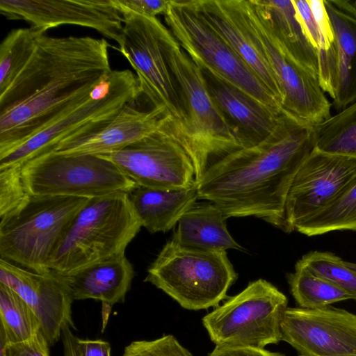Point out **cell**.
<instances>
[{
	"mask_svg": "<svg viewBox=\"0 0 356 356\" xmlns=\"http://www.w3.org/2000/svg\"><path fill=\"white\" fill-rule=\"evenodd\" d=\"M207 356H286L285 355L271 352L265 348L249 347H232L216 346Z\"/></svg>",
	"mask_w": 356,
	"mask_h": 356,
	"instance_id": "38",
	"label": "cell"
},
{
	"mask_svg": "<svg viewBox=\"0 0 356 356\" xmlns=\"http://www.w3.org/2000/svg\"><path fill=\"white\" fill-rule=\"evenodd\" d=\"M0 282L15 291L34 311L49 346L61 337L64 327L75 329L72 293L55 272L38 273L0 259Z\"/></svg>",
	"mask_w": 356,
	"mask_h": 356,
	"instance_id": "17",
	"label": "cell"
},
{
	"mask_svg": "<svg viewBox=\"0 0 356 356\" xmlns=\"http://www.w3.org/2000/svg\"><path fill=\"white\" fill-rule=\"evenodd\" d=\"M168 118L170 117L164 108L142 111L136 106V102H131L100 129L63 141L52 152L68 155L118 152L152 133Z\"/></svg>",
	"mask_w": 356,
	"mask_h": 356,
	"instance_id": "19",
	"label": "cell"
},
{
	"mask_svg": "<svg viewBox=\"0 0 356 356\" xmlns=\"http://www.w3.org/2000/svg\"><path fill=\"white\" fill-rule=\"evenodd\" d=\"M314 148L356 160V100L313 126Z\"/></svg>",
	"mask_w": 356,
	"mask_h": 356,
	"instance_id": "27",
	"label": "cell"
},
{
	"mask_svg": "<svg viewBox=\"0 0 356 356\" xmlns=\"http://www.w3.org/2000/svg\"><path fill=\"white\" fill-rule=\"evenodd\" d=\"M61 337L64 348V356H78L76 348L78 338L72 334L70 326L63 327Z\"/></svg>",
	"mask_w": 356,
	"mask_h": 356,
	"instance_id": "40",
	"label": "cell"
},
{
	"mask_svg": "<svg viewBox=\"0 0 356 356\" xmlns=\"http://www.w3.org/2000/svg\"><path fill=\"white\" fill-rule=\"evenodd\" d=\"M346 264L356 271V264L355 263L346 261Z\"/></svg>",
	"mask_w": 356,
	"mask_h": 356,
	"instance_id": "43",
	"label": "cell"
},
{
	"mask_svg": "<svg viewBox=\"0 0 356 356\" xmlns=\"http://www.w3.org/2000/svg\"><path fill=\"white\" fill-rule=\"evenodd\" d=\"M356 176V160L314 148L288 192L285 217L289 232L331 204Z\"/></svg>",
	"mask_w": 356,
	"mask_h": 356,
	"instance_id": "13",
	"label": "cell"
},
{
	"mask_svg": "<svg viewBox=\"0 0 356 356\" xmlns=\"http://www.w3.org/2000/svg\"><path fill=\"white\" fill-rule=\"evenodd\" d=\"M26 192L33 195L93 198L129 193L138 185L113 162L97 155L50 152L21 168Z\"/></svg>",
	"mask_w": 356,
	"mask_h": 356,
	"instance_id": "10",
	"label": "cell"
},
{
	"mask_svg": "<svg viewBox=\"0 0 356 356\" xmlns=\"http://www.w3.org/2000/svg\"><path fill=\"white\" fill-rule=\"evenodd\" d=\"M195 3L207 22L254 72L282 106L281 90L247 28L241 0H195Z\"/></svg>",
	"mask_w": 356,
	"mask_h": 356,
	"instance_id": "20",
	"label": "cell"
},
{
	"mask_svg": "<svg viewBox=\"0 0 356 356\" xmlns=\"http://www.w3.org/2000/svg\"><path fill=\"white\" fill-rule=\"evenodd\" d=\"M0 339L6 344L29 341L42 332L37 315L15 291L0 282Z\"/></svg>",
	"mask_w": 356,
	"mask_h": 356,
	"instance_id": "26",
	"label": "cell"
},
{
	"mask_svg": "<svg viewBox=\"0 0 356 356\" xmlns=\"http://www.w3.org/2000/svg\"><path fill=\"white\" fill-rule=\"evenodd\" d=\"M287 305L286 296L261 278L206 314L202 324L216 346L264 349L281 341Z\"/></svg>",
	"mask_w": 356,
	"mask_h": 356,
	"instance_id": "9",
	"label": "cell"
},
{
	"mask_svg": "<svg viewBox=\"0 0 356 356\" xmlns=\"http://www.w3.org/2000/svg\"><path fill=\"white\" fill-rule=\"evenodd\" d=\"M238 274L226 251L181 246L172 239L163 247L144 280L188 310L217 307Z\"/></svg>",
	"mask_w": 356,
	"mask_h": 356,
	"instance_id": "7",
	"label": "cell"
},
{
	"mask_svg": "<svg viewBox=\"0 0 356 356\" xmlns=\"http://www.w3.org/2000/svg\"><path fill=\"white\" fill-rule=\"evenodd\" d=\"M112 2L122 15L134 13L156 17L157 15H165L170 0H112Z\"/></svg>",
	"mask_w": 356,
	"mask_h": 356,
	"instance_id": "34",
	"label": "cell"
},
{
	"mask_svg": "<svg viewBox=\"0 0 356 356\" xmlns=\"http://www.w3.org/2000/svg\"><path fill=\"white\" fill-rule=\"evenodd\" d=\"M118 51L136 72L138 86L152 105L164 108L179 138L186 123L185 111L165 50L168 29L156 18L125 14Z\"/></svg>",
	"mask_w": 356,
	"mask_h": 356,
	"instance_id": "11",
	"label": "cell"
},
{
	"mask_svg": "<svg viewBox=\"0 0 356 356\" xmlns=\"http://www.w3.org/2000/svg\"><path fill=\"white\" fill-rule=\"evenodd\" d=\"M256 1L282 50L318 79V50L307 38L298 19L293 0Z\"/></svg>",
	"mask_w": 356,
	"mask_h": 356,
	"instance_id": "25",
	"label": "cell"
},
{
	"mask_svg": "<svg viewBox=\"0 0 356 356\" xmlns=\"http://www.w3.org/2000/svg\"><path fill=\"white\" fill-rule=\"evenodd\" d=\"M307 2L323 40L324 48L322 49H327L333 40L334 35L324 0H307Z\"/></svg>",
	"mask_w": 356,
	"mask_h": 356,
	"instance_id": "37",
	"label": "cell"
},
{
	"mask_svg": "<svg viewBox=\"0 0 356 356\" xmlns=\"http://www.w3.org/2000/svg\"><path fill=\"white\" fill-rule=\"evenodd\" d=\"M293 1L297 18L307 38L317 50L323 49V40L307 0Z\"/></svg>",
	"mask_w": 356,
	"mask_h": 356,
	"instance_id": "35",
	"label": "cell"
},
{
	"mask_svg": "<svg viewBox=\"0 0 356 356\" xmlns=\"http://www.w3.org/2000/svg\"><path fill=\"white\" fill-rule=\"evenodd\" d=\"M171 118L145 137L115 152L97 155L113 162L138 186L179 190L196 185L193 163Z\"/></svg>",
	"mask_w": 356,
	"mask_h": 356,
	"instance_id": "12",
	"label": "cell"
},
{
	"mask_svg": "<svg viewBox=\"0 0 356 356\" xmlns=\"http://www.w3.org/2000/svg\"><path fill=\"white\" fill-rule=\"evenodd\" d=\"M165 50L186 117L179 141L192 160L197 183L212 165L243 146L210 95L201 69L170 30Z\"/></svg>",
	"mask_w": 356,
	"mask_h": 356,
	"instance_id": "3",
	"label": "cell"
},
{
	"mask_svg": "<svg viewBox=\"0 0 356 356\" xmlns=\"http://www.w3.org/2000/svg\"><path fill=\"white\" fill-rule=\"evenodd\" d=\"M295 230L308 236L333 231H356V176L337 200L298 225Z\"/></svg>",
	"mask_w": 356,
	"mask_h": 356,
	"instance_id": "29",
	"label": "cell"
},
{
	"mask_svg": "<svg viewBox=\"0 0 356 356\" xmlns=\"http://www.w3.org/2000/svg\"><path fill=\"white\" fill-rule=\"evenodd\" d=\"M142 95L129 70H111L84 100L61 114L22 145L0 157V168L19 167L52 152L61 142L88 136L113 120Z\"/></svg>",
	"mask_w": 356,
	"mask_h": 356,
	"instance_id": "8",
	"label": "cell"
},
{
	"mask_svg": "<svg viewBox=\"0 0 356 356\" xmlns=\"http://www.w3.org/2000/svg\"><path fill=\"white\" fill-rule=\"evenodd\" d=\"M78 356H111V346L102 339H77Z\"/></svg>",
	"mask_w": 356,
	"mask_h": 356,
	"instance_id": "39",
	"label": "cell"
},
{
	"mask_svg": "<svg viewBox=\"0 0 356 356\" xmlns=\"http://www.w3.org/2000/svg\"><path fill=\"white\" fill-rule=\"evenodd\" d=\"M89 198L33 195L1 218V259L38 273L50 272V257L63 233Z\"/></svg>",
	"mask_w": 356,
	"mask_h": 356,
	"instance_id": "6",
	"label": "cell"
},
{
	"mask_svg": "<svg viewBox=\"0 0 356 356\" xmlns=\"http://www.w3.org/2000/svg\"><path fill=\"white\" fill-rule=\"evenodd\" d=\"M122 356H193L172 334L154 340L132 341L124 348Z\"/></svg>",
	"mask_w": 356,
	"mask_h": 356,
	"instance_id": "33",
	"label": "cell"
},
{
	"mask_svg": "<svg viewBox=\"0 0 356 356\" xmlns=\"http://www.w3.org/2000/svg\"><path fill=\"white\" fill-rule=\"evenodd\" d=\"M334 38L327 49L318 50V80L341 111L356 100V19L324 0Z\"/></svg>",
	"mask_w": 356,
	"mask_h": 356,
	"instance_id": "18",
	"label": "cell"
},
{
	"mask_svg": "<svg viewBox=\"0 0 356 356\" xmlns=\"http://www.w3.org/2000/svg\"><path fill=\"white\" fill-rule=\"evenodd\" d=\"M19 167L0 168V218L19 207L29 196Z\"/></svg>",
	"mask_w": 356,
	"mask_h": 356,
	"instance_id": "32",
	"label": "cell"
},
{
	"mask_svg": "<svg viewBox=\"0 0 356 356\" xmlns=\"http://www.w3.org/2000/svg\"><path fill=\"white\" fill-rule=\"evenodd\" d=\"M281 341L298 356H356V314L330 306L288 307L281 323Z\"/></svg>",
	"mask_w": 356,
	"mask_h": 356,
	"instance_id": "14",
	"label": "cell"
},
{
	"mask_svg": "<svg viewBox=\"0 0 356 356\" xmlns=\"http://www.w3.org/2000/svg\"><path fill=\"white\" fill-rule=\"evenodd\" d=\"M313 273L343 289L356 300V271L330 252L312 251L298 260Z\"/></svg>",
	"mask_w": 356,
	"mask_h": 356,
	"instance_id": "31",
	"label": "cell"
},
{
	"mask_svg": "<svg viewBox=\"0 0 356 356\" xmlns=\"http://www.w3.org/2000/svg\"><path fill=\"white\" fill-rule=\"evenodd\" d=\"M128 195L142 226L152 234L172 229L198 200L197 184L179 190L137 186Z\"/></svg>",
	"mask_w": 356,
	"mask_h": 356,
	"instance_id": "24",
	"label": "cell"
},
{
	"mask_svg": "<svg viewBox=\"0 0 356 356\" xmlns=\"http://www.w3.org/2000/svg\"><path fill=\"white\" fill-rule=\"evenodd\" d=\"M338 9L356 19V0H330Z\"/></svg>",
	"mask_w": 356,
	"mask_h": 356,
	"instance_id": "41",
	"label": "cell"
},
{
	"mask_svg": "<svg viewBox=\"0 0 356 356\" xmlns=\"http://www.w3.org/2000/svg\"><path fill=\"white\" fill-rule=\"evenodd\" d=\"M255 39L280 86L284 111L310 126L329 118L331 104L318 79L291 60L268 29H259Z\"/></svg>",
	"mask_w": 356,
	"mask_h": 356,
	"instance_id": "16",
	"label": "cell"
},
{
	"mask_svg": "<svg viewBox=\"0 0 356 356\" xmlns=\"http://www.w3.org/2000/svg\"><path fill=\"white\" fill-rule=\"evenodd\" d=\"M206 87L243 146L255 145L289 117H277L238 88L202 70Z\"/></svg>",
	"mask_w": 356,
	"mask_h": 356,
	"instance_id": "22",
	"label": "cell"
},
{
	"mask_svg": "<svg viewBox=\"0 0 356 356\" xmlns=\"http://www.w3.org/2000/svg\"><path fill=\"white\" fill-rule=\"evenodd\" d=\"M314 148L313 126L285 120L259 143L235 150L208 168L196 183L198 199L217 205L227 218L253 216L289 232L286 196Z\"/></svg>",
	"mask_w": 356,
	"mask_h": 356,
	"instance_id": "2",
	"label": "cell"
},
{
	"mask_svg": "<svg viewBox=\"0 0 356 356\" xmlns=\"http://www.w3.org/2000/svg\"><path fill=\"white\" fill-rule=\"evenodd\" d=\"M4 343L6 356H50L49 345L42 332L26 341Z\"/></svg>",
	"mask_w": 356,
	"mask_h": 356,
	"instance_id": "36",
	"label": "cell"
},
{
	"mask_svg": "<svg viewBox=\"0 0 356 356\" xmlns=\"http://www.w3.org/2000/svg\"><path fill=\"white\" fill-rule=\"evenodd\" d=\"M4 341L0 339V356H6Z\"/></svg>",
	"mask_w": 356,
	"mask_h": 356,
	"instance_id": "42",
	"label": "cell"
},
{
	"mask_svg": "<svg viewBox=\"0 0 356 356\" xmlns=\"http://www.w3.org/2000/svg\"><path fill=\"white\" fill-rule=\"evenodd\" d=\"M290 291L298 306L305 309H319L353 299L343 289L316 275L298 261L295 271L287 275Z\"/></svg>",
	"mask_w": 356,
	"mask_h": 356,
	"instance_id": "28",
	"label": "cell"
},
{
	"mask_svg": "<svg viewBox=\"0 0 356 356\" xmlns=\"http://www.w3.org/2000/svg\"><path fill=\"white\" fill-rule=\"evenodd\" d=\"M226 219L215 204L196 202L179 220L172 240L181 246L202 250H243L229 234Z\"/></svg>",
	"mask_w": 356,
	"mask_h": 356,
	"instance_id": "23",
	"label": "cell"
},
{
	"mask_svg": "<svg viewBox=\"0 0 356 356\" xmlns=\"http://www.w3.org/2000/svg\"><path fill=\"white\" fill-rule=\"evenodd\" d=\"M57 274L69 288L74 300L101 301L104 322L106 323L112 306L124 301L134 270L124 253H121L67 273Z\"/></svg>",
	"mask_w": 356,
	"mask_h": 356,
	"instance_id": "21",
	"label": "cell"
},
{
	"mask_svg": "<svg viewBox=\"0 0 356 356\" xmlns=\"http://www.w3.org/2000/svg\"><path fill=\"white\" fill-rule=\"evenodd\" d=\"M164 18L181 47L200 69L241 90L273 115L295 118L207 22L195 0H170Z\"/></svg>",
	"mask_w": 356,
	"mask_h": 356,
	"instance_id": "5",
	"label": "cell"
},
{
	"mask_svg": "<svg viewBox=\"0 0 356 356\" xmlns=\"http://www.w3.org/2000/svg\"><path fill=\"white\" fill-rule=\"evenodd\" d=\"M141 227L128 193L90 198L63 233L48 267L64 274L124 253Z\"/></svg>",
	"mask_w": 356,
	"mask_h": 356,
	"instance_id": "4",
	"label": "cell"
},
{
	"mask_svg": "<svg viewBox=\"0 0 356 356\" xmlns=\"http://www.w3.org/2000/svg\"><path fill=\"white\" fill-rule=\"evenodd\" d=\"M0 12L46 32L63 24L91 28L121 44L123 17L112 0H0Z\"/></svg>",
	"mask_w": 356,
	"mask_h": 356,
	"instance_id": "15",
	"label": "cell"
},
{
	"mask_svg": "<svg viewBox=\"0 0 356 356\" xmlns=\"http://www.w3.org/2000/svg\"><path fill=\"white\" fill-rule=\"evenodd\" d=\"M108 43L42 32L17 75L0 91V157L86 99L111 72Z\"/></svg>",
	"mask_w": 356,
	"mask_h": 356,
	"instance_id": "1",
	"label": "cell"
},
{
	"mask_svg": "<svg viewBox=\"0 0 356 356\" xmlns=\"http://www.w3.org/2000/svg\"><path fill=\"white\" fill-rule=\"evenodd\" d=\"M44 32L30 28L10 31L0 45V91L15 79L31 56L38 35Z\"/></svg>",
	"mask_w": 356,
	"mask_h": 356,
	"instance_id": "30",
	"label": "cell"
}]
</instances>
